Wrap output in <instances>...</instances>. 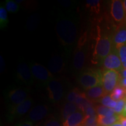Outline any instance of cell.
Segmentation results:
<instances>
[{"label":"cell","mask_w":126,"mask_h":126,"mask_svg":"<svg viewBox=\"0 0 126 126\" xmlns=\"http://www.w3.org/2000/svg\"><path fill=\"white\" fill-rule=\"evenodd\" d=\"M56 32L59 42L68 52L78 43L79 39L77 18L71 14H61L56 23Z\"/></svg>","instance_id":"6da1fadb"},{"label":"cell","mask_w":126,"mask_h":126,"mask_svg":"<svg viewBox=\"0 0 126 126\" xmlns=\"http://www.w3.org/2000/svg\"><path fill=\"white\" fill-rule=\"evenodd\" d=\"M113 47V34H110L106 31H101L98 26L97 35L93 54L94 60L102 63L104 59L111 51Z\"/></svg>","instance_id":"7a4b0ae2"},{"label":"cell","mask_w":126,"mask_h":126,"mask_svg":"<svg viewBox=\"0 0 126 126\" xmlns=\"http://www.w3.org/2000/svg\"><path fill=\"white\" fill-rule=\"evenodd\" d=\"M88 40L87 33L81 35L72 57V68L78 74L85 70L88 57Z\"/></svg>","instance_id":"3957f363"},{"label":"cell","mask_w":126,"mask_h":126,"mask_svg":"<svg viewBox=\"0 0 126 126\" xmlns=\"http://www.w3.org/2000/svg\"><path fill=\"white\" fill-rule=\"evenodd\" d=\"M78 82L83 89L87 90L95 86L102 85V72L100 70L85 69L78 76Z\"/></svg>","instance_id":"277c9868"},{"label":"cell","mask_w":126,"mask_h":126,"mask_svg":"<svg viewBox=\"0 0 126 126\" xmlns=\"http://www.w3.org/2000/svg\"><path fill=\"white\" fill-rule=\"evenodd\" d=\"M30 68L34 79L40 84L46 86L47 83L54 79L53 75L48 68L42 64L37 63H32L30 64Z\"/></svg>","instance_id":"5b68a950"},{"label":"cell","mask_w":126,"mask_h":126,"mask_svg":"<svg viewBox=\"0 0 126 126\" xmlns=\"http://www.w3.org/2000/svg\"><path fill=\"white\" fill-rule=\"evenodd\" d=\"M6 97L9 111L28 99V93L26 89L14 88L7 92Z\"/></svg>","instance_id":"8992f818"},{"label":"cell","mask_w":126,"mask_h":126,"mask_svg":"<svg viewBox=\"0 0 126 126\" xmlns=\"http://www.w3.org/2000/svg\"><path fill=\"white\" fill-rule=\"evenodd\" d=\"M120 77L119 72L114 70H106L102 72V85L107 94L112 92L119 84Z\"/></svg>","instance_id":"52a82bcc"},{"label":"cell","mask_w":126,"mask_h":126,"mask_svg":"<svg viewBox=\"0 0 126 126\" xmlns=\"http://www.w3.org/2000/svg\"><path fill=\"white\" fill-rule=\"evenodd\" d=\"M68 51L65 53H57L53 54L48 63V70L52 74L61 73L65 68L67 63Z\"/></svg>","instance_id":"ba28073f"},{"label":"cell","mask_w":126,"mask_h":126,"mask_svg":"<svg viewBox=\"0 0 126 126\" xmlns=\"http://www.w3.org/2000/svg\"><path fill=\"white\" fill-rule=\"evenodd\" d=\"M102 64L106 70H114L120 73L124 70L119 51L115 47H113L110 54L104 59Z\"/></svg>","instance_id":"9c48e42d"},{"label":"cell","mask_w":126,"mask_h":126,"mask_svg":"<svg viewBox=\"0 0 126 126\" xmlns=\"http://www.w3.org/2000/svg\"><path fill=\"white\" fill-rule=\"evenodd\" d=\"M46 88L51 101L54 103L60 101L64 95V88L60 81L57 79H53L47 83Z\"/></svg>","instance_id":"30bf717a"},{"label":"cell","mask_w":126,"mask_h":126,"mask_svg":"<svg viewBox=\"0 0 126 126\" xmlns=\"http://www.w3.org/2000/svg\"><path fill=\"white\" fill-rule=\"evenodd\" d=\"M16 78L27 86L33 84L34 79L30 66L26 63L21 61L18 63L16 71Z\"/></svg>","instance_id":"8fae6325"},{"label":"cell","mask_w":126,"mask_h":126,"mask_svg":"<svg viewBox=\"0 0 126 126\" xmlns=\"http://www.w3.org/2000/svg\"><path fill=\"white\" fill-rule=\"evenodd\" d=\"M110 15L113 22L117 26L126 21V13L123 1L120 0H114L111 1L110 5Z\"/></svg>","instance_id":"7c38bea8"},{"label":"cell","mask_w":126,"mask_h":126,"mask_svg":"<svg viewBox=\"0 0 126 126\" xmlns=\"http://www.w3.org/2000/svg\"><path fill=\"white\" fill-rule=\"evenodd\" d=\"M33 105V99L29 97L24 102L19 105L14 109L9 111L8 119L10 120H13L15 119H18L25 115L26 113L29 112Z\"/></svg>","instance_id":"4fadbf2b"},{"label":"cell","mask_w":126,"mask_h":126,"mask_svg":"<svg viewBox=\"0 0 126 126\" xmlns=\"http://www.w3.org/2000/svg\"><path fill=\"white\" fill-rule=\"evenodd\" d=\"M113 43L117 49L126 45V20L116 26L113 33Z\"/></svg>","instance_id":"5bb4252c"},{"label":"cell","mask_w":126,"mask_h":126,"mask_svg":"<svg viewBox=\"0 0 126 126\" xmlns=\"http://www.w3.org/2000/svg\"><path fill=\"white\" fill-rule=\"evenodd\" d=\"M48 113V108L46 105H39L32 108L28 113V119L29 121L38 122L47 116Z\"/></svg>","instance_id":"9a60e30c"},{"label":"cell","mask_w":126,"mask_h":126,"mask_svg":"<svg viewBox=\"0 0 126 126\" xmlns=\"http://www.w3.org/2000/svg\"><path fill=\"white\" fill-rule=\"evenodd\" d=\"M86 115L83 111H78L69 116L63 123V126H77L82 124L85 119Z\"/></svg>","instance_id":"2e32d148"},{"label":"cell","mask_w":126,"mask_h":126,"mask_svg":"<svg viewBox=\"0 0 126 126\" xmlns=\"http://www.w3.org/2000/svg\"><path fill=\"white\" fill-rule=\"evenodd\" d=\"M86 97L90 100H96L102 98L107 95V93L103 88V85H99L85 90Z\"/></svg>","instance_id":"e0dca14e"},{"label":"cell","mask_w":126,"mask_h":126,"mask_svg":"<svg viewBox=\"0 0 126 126\" xmlns=\"http://www.w3.org/2000/svg\"><path fill=\"white\" fill-rule=\"evenodd\" d=\"M120 115L114 114L111 116H104L97 115V122L99 126H110L115 123L119 122Z\"/></svg>","instance_id":"ac0fdd59"},{"label":"cell","mask_w":126,"mask_h":126,"mask_svg":"<svg viewBox=\"0 0 126 126\" xmlns=\"http://www.w3.org/2000/svg\"><path fill=\"white\" fill-rule=\"evenodd\" d=\"M79 109L75 103L68 102H66L63 106L62 111H61V116H62L63 119L65 121L69 116L74 114Z\"/></svg>","instance_id":"d6986e66"},{"label":"cell","mask_w":126,"mask_h":126,"mask_svg":"<svg viewBox=\"0 0 126 126\" xmlns=\"http://www.w3.org/2000/svg\"><path fill=\"white\" fill-rule=\"evenodd\" d=\"M101 2L99 0H88L86 1V7L91 14L97 15L100 11Z\"/></svg>","instance_id":"ffe728a7"},{"label":"cell","mask_w":126,"mask_h":126,"mask_svg":"<svg viewBox=\"0 0 126 126\" xmlns=\"http://www.w3.org/2000/svg\"><path fill=\"white\" fill-rule=\"evenodd\" d=\"M110 97L115 101L126 98V89H124L119 84L114 88L113 92L110 94Z\"/></svg>","instance_id":"44dd1931"},{"label":"cell","mask_w":126,"mask_h":126,"mask_svg":"<svg viewBox=\"0 0 126 126\" xmlns=\"http://www.w3.org/2000/svg\"><path fill=\"white\" fill-rule=\"evenodd\" d=\"M96 109V111L98 115L104 116H111L116 114L114 109L108 108L103 105L97 106Z\"/></svg>","instance_id":"7402d4cb"},{"label":"cell","mask_w":126,"mask_h":126,"mask_svg":"<svg viewBox=\"0 0 126 126\" xmlns=\"http://www.w3.org/2000/svg\"><path fill=\"white\" fill-rule=\"evenodd\" d=\"M8 18L7 11L4 6H0V28L4 29L8 25Z\"/></svg>","instance_id":"603a6c76"},{"label":"cell","mask_w":126,"mask_h":126,"mask_svg":"<svg viewBox=\"0 0 126 126\" xmlns=\"http://www.w3.org/2000/svg\"><path fill=\"white\" fill-rule=\"evenodd\" d=\"M5 7L7 11L10 13H16L20 10V6L15 1L12 0L5 1Z\"/></svg>","instance_id":"cb8c5ba5"},{"label":"cell","mask_w":126,"mask_h":126,"mask_svg":"<svg viewBox=\"0 0 126 126\" xmlns=\"http://www.w3.org/2000/svg\"><path fill=\"white\" fill-rule=\"evenodd\" d=\"M100 102L103 106L111 109H114L116 106V104H117V101L113 100L110 97V95H108V94L102 97Z\"/></svg>","instance_id":"d4e9b609"},{"label":"cell","mask_w":126,"mask_h":126,"mask_svg":"<svg viewBox=\"0 0 126 126\" xmlns=\"http://www.w3.org/2000/svg\"><path fill=\"white\" fill-rule=\"evenodd\" d=\"M39 16L36 14L32 15L30 17L29 19L28 20L27 24H26V26H27L28 29L31 30V31H32V30L35 29L39 23Z\"/></svg>","instance_id":"484cf974"},{"label":"cell","mask_w":126,"mask_h":126,"mask_svg":"<svg viewBox=\"0 0 126 126\" xmlns=\"http://www.w3.org/2000/svg\"><path fill=\"white\" fill-rule=\"evenodd\" d=\"M80 91L79 90L78 88H74L71 91L68 93L67 95V100L68 102L71 103H75V100H76L77 97H78V94H80Z\"/></svg>","instance_id":"4316f807"},{"label":"cell","mask_w":126,"mask_h":126,"mask_svg":"<svg viewBox=\"0 0 126 126\" xmlns=\"http://www.w3.org/2000/svg\"><path fill=\"white\" fill-rule=\"evenodd\" d=\"M117 50L123 68L126 69V45L120 47Z\"/></svg>","instance_id":"83f0119b"},{"label":"cell","mask_w":126,"mask_h":126,"mask_svg":"<svg viewBox=\"0 0 126 126\" xmlns=\"http://www.w3.org/2000/svg\"><path fill=\"white\" fill-rule=\"evenodd\" d=\"M126 102V98L121 99L117 101V104H116V106L114 108L115 113L117 114L120 115L122 114V113L123 111L124 106H125Z\"/></svg>","instance_id":"f1b7e54d"},{"label":"cell","mask_w":126,"mask_h":126,"mask_svg":"<svg viewBox=\"0 0 126 126\" xmlns=\"http://www.w3.org/2000/svg\"><path fill=\"white\" fill-rule=\"evenodd\" d=\"M44 126H61L60 123L55 118H52L45 122Z\"/></svg>","instance_id":"f546056e"},{"label":"cell","mask_w":126,"mask_h":126,"mask_svg":"<svg viewBox=\"0 0 126 126\" xmlns=\"http://www.w3.org/2000/svg\"><path fill=\"white\" fill-rule=\"evenodd\" d=\"M86 116H94V115L96 114V109L93 106L88 107L86 108L85 111H83Z\"/></svg>","instance_id":"4dcf8cb0"},{"label":"cell","mask_w":126,"mask_h":126,"mask_svg":"<svg viewBox=\"0 0 126 126\" xmlns=\"http://www.w3.org/2000/svg\"><path fill=\"white\" fill-rule=\"evenodd\" d=\"M15 126H34L33 124V122L29 120L23 121V122L19 123Z\"/></svg>","instance_id":"1f68e13d"},{"label":"cell","mask_w":126,"mask_h":126,"mask_svg":"<svg viewBox=\"0 0 126 126\" xmlns=\"http://www.w3.org/2000/svg\"><path fill=\"white\" fill-rule=\"evenodd\" d=\"M5 67V63L4 59L1 55L0 56V72H1V73H2L4 72Z\"/></svg>","instance_id":"d6a6232c"},{"label":"cell","mask_w":126,"mask_h":126,"mask_svg":"<svg viewBox=\"0 0 126 126\" xmlns=\"http://www.w3.org/2000/svg\"><path fill=\"white\" fill-rule=\"evenodd\" d=\"M119 85L126 89V78H122L120 81Z\"/></svg>","instance_id":"836d02e7"},{"label":"cell","mask_w":126,"mask_h":126,"mask_svg":"<svg viewBox=\"0 0 126 126\" xmlns=\"http://www.w3.org/2000/svg\"><path fill=\"white\" fill-rule=\"evenodd\" d=\"M119 122L121 123L123 126H126V117H123L121 116L120 119L119 120Z\"/></svg>","instance_id":"e575fe53"},{"label":"cell","mask_w":126,"mask_h":126,"mask_svg":"<svg viewBox=\"0 0 126 126\" xmlns=\"http://www.w3.org/2000/svg\"><path fill=\"white\" fill-rule=\"evenodd\" d=\"M120 74L122 78H126V69H124Z\"/></svg>","instance_id":"d590c367"},{"label":"cell","mask_w":126,"mask_h":126,"mask_svg":"<svg viewBox=\"0 0 126 126\" xmlns=\"http://www.w3.org/2000/svg\"><path fill=\"white\" fill-rule=\"evenodd\" d=\"M120 116H122V117H126V105H125V106H124L123 111L122 114H120Z\"/></svg>","instance_id":"8d00e7d4"},{"label":"cell","mask_w":126,"mask_h":126,"mask_svg":"<svg viewBox=\"0 0 126 126\" xmlns=\"http://www.w3.org/2000/svg\"><path fill=\"white\" fill-rule=\"evenodd\" d=\"M110 126H122V124H121V123L119 121V122L115 123L114 124H112V125H111Z\"/></svg>","instance_id":"74e56055"},{"label":"cell","mask_w":126,"mask_h":126,"mask_svg":"<svg viewBox=\"0 0 126 126\" xmlns=\"http://www.w3.org/2000/svg\"><path fill=\"white\" fill-rule=\"evenodd\" d=\"M123 4L124 9H125V11H126V0H124V1H123Z\"/></svg>","instance_id":"f35d334b"},{"label":"cell","mask_w":126,"mask_h":126,"mask_svg":"<svg viewBox=\"0 0 126 126\" xmlns=\"http://www.w3.org/2000/svg\"><path fill=\"white\" fill-rule=\"evenodd\" d=\"M99 126L98 123H97V122H96L94 124H91V125H89V126Z\"/></svg>","instance_id":"ab89813d"},{"label":"cell","mask_w":126,"mask_h":126,"mask_svg":"<svg viewBox=\"0 0 126 126\" xmlns=\"http://www.w3.org/2000/svg\"><path fill=\"white\" fill-rule=\"evenodd\" d=\"M83 126V124H81V125H79V126Z\"/></svg>","instance_id":"60d3db41"},{"label":"cell","mask_w":126,"mask_h":126,"mask_svg":"<svg viewBox=\"0 0 126 126\" xmlns=\"http://www.w3.org/2000/svg\"></svg>","instance_id":"b9f144b4"}]
</instances>
